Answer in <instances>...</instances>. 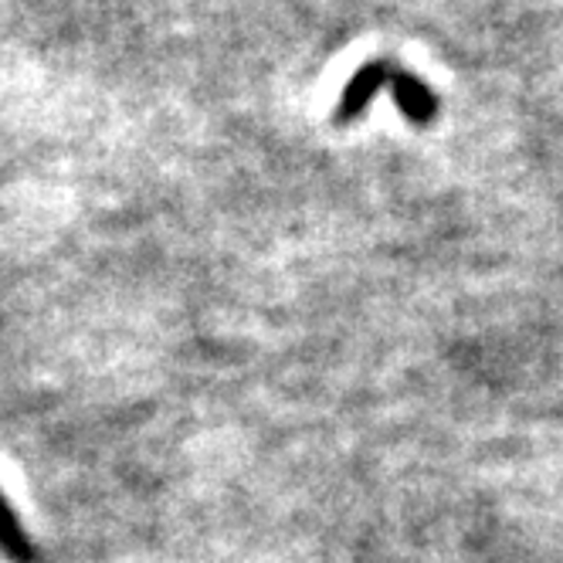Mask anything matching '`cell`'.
Wrapping results in <instances>:
<instances>
[{"instance_id":"1","label":"cell","mask_w":563,"mask_h":563,"mask_svg":"<svg viewBox=\"0 0 563 563\" xmlns=\"http://www.w3.org/2000/svg\"><path fill=\"white\" fill-rule=\"evenodd\" d=\"M390 75H394V65L390 62H371L360 68L350 82H346V92L336 106V123H350V119L364 115V109L374 102V96L390 86Z\"/></svg>"},{"instance_id":"2","label":"cell","mask_w":563,"mask_h":563,"mask_svg":"<svg viewBox=\"0 0 563 563\" xmlns=\"http://www.w3.org/2000/svg\"><path fill=\"white\" fill-rule=\"evenodd\" d=\"M390 92H394L400 112H405L415 126L434 123V115H438V99H434V92L421 82L418 75H411V71H397V68H394V75H390Z\"/></svg>"},{"instance_id":"3","label":"cell","mask_w":563,"mask_h":563,"mask_svg":"<svg viewBox=\"0 0 563 563\" xmlns=\"http://www.w3.org/2000/svg\"><path fill=\"white\" fill-rule=\"evenodd\" d=\"M0 553L14 563H34V556H37L31 537L24 533L21 519L11 509V503L4 499V493H0Z\"/></svg>"}]
</instances>
